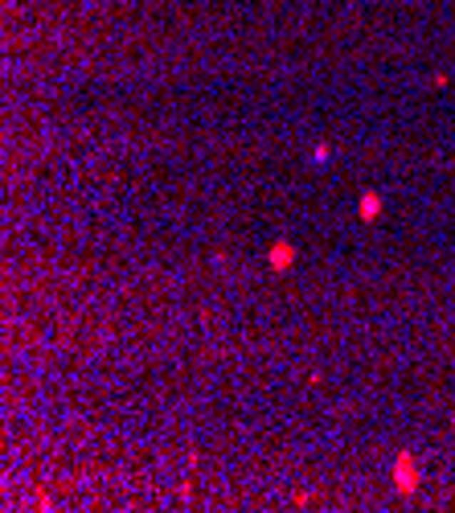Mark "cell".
Wrapping results in <instances>:
<instances>
[{
  "mask_svg": "<svg viewBox=\"0 0 455 513\" xmlns=\"http://www.w3.org/2000/svg\"><path fill=\"white\" fill-rule=\"evenodd\" d=\"M394 489H398L402 497H410L414 489H419V464H414L410 452H402V456L394 460Z\"/></svg>",
  "mask_w": 455,
  "mask_h": 513,
  "instance_id": "1",
  "label": "cell"
},
{
  "mask_svg": "<svg viewBox=\"0 0 455 513\" xmlns=\"http://www.w3.org/2000/svg\"><path fill=\"white\" fill-rule=\"evenodd\" d=\"M382 193H361V201H357V218L361 222H374V218H382Z\"/></svg>",
  "mask_w": 455,
  "mask_h": 513,
  "instance_id": "2",
  "label": "cell"
},
{
  "mask_svg": "<svg viewBox=\"0 0 455 513\" xmlns=\"http://www.w3.org/2000/svg\"><path fill=\"white\" fill-rule=\"evenodd\" d=\"M267 263L275 267V271H287V267L295 263V247H292V243H275L271 255H267Z\"/></svg>",
  "mask_w": 455,
  "mask_h": 513,
  "instance_id": "3",
  "label": "cell"
},
{
  "mask_svg": "<svg viewBox=\"0 0 455 513\" xmlns=\"http://www.w3.org/2000/svg\"><path fill=\"white\" fill-rule=\"evenodd\" d=\"M312 161H316V165H328V161H332V148H328V144H316V148H312Z\"/></svg>",
  "mask_w": 455,
  "mask_h": 513,
  "instance_id": "4",
  "label": "cell"
}]
</instances>
